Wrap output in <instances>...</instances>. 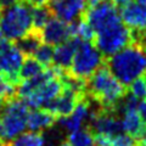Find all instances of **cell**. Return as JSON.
<instances>
[{
	"instance_id": "5bb4252c",
	"label": "cell",
	"mask_w": 146,
	"mask_h": 146,
	"mask_svg": "<svg viewBox=\"0 0 146 146\" xmlns=\"http://www.w3.org/2000/svg\"><path fill=\"white\" fill-rule=\"evenodd\" d=\"M122 129L128 135L133 136L134 139L140 140L143 138L146 129V122L140 116L138 108H128L119 113Z\"/></svg>"
},
{
	"instance_id": "ba28073f",
	"label": "cell",
	"mask_w": 146,
	"mask_h": 146,
	"mask_svg": "<svg viewBox=\"0 0 146 146\" xmlns=\"http://www.w3.org/2000/svg\"><path fill=\"white\" fill-rule=\"evenodd\" d=\"M91 111H93L91 101L85 95V96L77 104L76 108L73 110V112L71 115L58 118V121H56V122L58 123V127H60L61 130L66 131L67 134H70V133H73V131L80 129V128H83L85 123H88L90 121Z\"/></svg>"
},
{
	"instance_id": "5b68a950",
	"label": "cell",
	"mask_w": 146,
	"mask_h": 146,
	"mask_svg": "<svg viewBox=\"0 0 146 146\" xmlns=\"http://www.w3.org/2000/svg\"><path fill=\"white\" fill-rule=\"evenodd\" d=\"M105 62L104 55L93 42L80 40L73 57L72 65L67 72L77 78L86 80Z\"/></svg>"
},
{
	"instance_id": "4316f807",
	"label": "cell",
	"mask_w": 146,
	"mask_h": 146,
	"mask_svg": "<svg viewBox=\"0 0 146 146\" xmlns=\"http://www.w3.org/2000/svg\"><path fill=\"white\" fill-rule=\"evenodd\" d=\"M139 146H146V129H145V133L143 135V138L139 140Z\"/></svg>"
},
{
	"instance_id": "7c38bea8",
	"label": "cell",
	"mask_w": 146,
	"mask_h": 146,
	"mask_svg": "<svg viewBox=\"0 0 146 146\" xmlns=\"http://www.w3.org/2000/svg\"><path fill=\"white\" fill-rule=\"evenodd\" d=\"M121 20L130 31L146 33V6L138 1L121 7Z\"/></svg>"
},
{
	"instance_id": "836d02e7",
	"label": "cell",
	"mask_w": 146,
	"mask_h": 146,
	"mask_svg": "<svg viewBox=\"0 0 146 146\" xmlns=\"http://www.w3.org/2000/svg\"><path fill=\"white\" fill-rule=\"evenodd\" d=\"M4 146H7V144H4Z\"/></svg>"
},
{
	"instance_id": "277c9868",
	"label": "cell",
	"mask_w": 146,
	"mask_h": 146,
	"mask_svg": "<svg viewBox=\"0 0 146 146\" xmlns=\"http://www.w3.org/2000/svg\"><path fill=\"white\" fill-rule=\"evenodd\" d=\"M28 112V106L16 96L5 102V106L0 112V139L4 144L10 143L25 131Z\"/></svg>"
},
{
	"instance_id": "8fae6325",
	"label": "cell",
	"mask_w": 146,
	"mask_h": 146,
	"mask_svg": "<svg viewBox=\"0 0 146 146\" xmlns=\"http://www.w3.org/2000/svg\"><path fill=\"white\" fill-rule=\"evenodd\" d=\"M84 96L85 95L78 94L76 91L63 86V90L44 108L48 110L49 112H51L56 118L66 117L68 115H71L73 112V110L76 108L77 104Z\"/></svg>"
},
{
	"instance_id": "4dcf8cb0",
	"label": "cell",
	"mask_w": 146,
	"mask_h": 146,
	"mask_svg": "<svg viewBox=\"0 0 146 146\" xmlns=\"http://www.w3.org/2000/svg\"><path fill=\"white\" fill-rule=\"evenodd\" d=\"M0 146H4V143H3V140L0 139Z\"/></svg>"
},
{
	"instance_id": "1f68e13d",
	"label": "cell",
	"mask_w": 146,
	"mask_h": 146,
	"mask_svg": "<svg viewBox=\"0 0 146 146\" xmlns=\"http://www.w3.org/2000/svg\"><path fill=\"white\" fill-rule=\"evenodd\" d=\"M143 48H144V49L146 50V42H145V44H144V46H143Z\"/></svg>"
},
{
	"instance_id": "cb8c5ba5",
	"label": "cell",
	"mask_w": 146,
	"mask_h": 146,
	"mask_svg": "<svg viewBox=\"0 0 146 146\" xmlns=\"http://www.w3.org/2000/svg\"><path fill=\"white\" fill-rule=\"evenodd\" d=\"M26 4H28L31 7H40V6H46L50 3V0H23Z\"/></svg>"
},
{
	"instance_id": "2e32d148",
	"label": "cell",
	"mask_w": 146,
	"mask_h": 146,
	"mask_svg": "<svg viewBox=\"0 0 146 146\" xmlns=\"http://www.w3.org/2000/svg\"><path fill=\"white\" fill-rule=\"evenodd\" d=\"M42 43L43 40H42V35H40V31L32 29L25 36H22L21 39L16 40L13 44L16 45V48L25 56H33L35 50L39 48V45Z\"/></svg>"
},
{
	"instance_id": "3957f363",
	"label": "cell",
	"mask_w": 146,
	"mask_h": 146,
	"mask_svg": "<svg viewBox=\"0 0 146 146\" xmlns=\"http://www.w3.org/2000/svg\"><path fill=\"white\" fill-rule=\"evenodd\" d=\"M32 28V7L25 1H17L1 10L0 31L9 42L15 43L31 32Z\"/></svg>"
},
{
	"instance_id": "ffe728a7",
	"label": "cell",
	"mask_w": 146,
	"mask_h": 146,
	"mask_svg": "<svg viewBox=\"0 0 146 146\" xmlns=\"http://www.w3.org/2000/svg\"><path fill=\"white\" fill-rule=\"evenodd\" d=\"M52 16V12L50 11L49 6H40V7H32V22L33 28L35 31H40L49 22Z\"/></svg>"
},
{
	"instance_id": "603a6c76",
	"label": "cell",
	"mask_w": 146,
	"mask_h": 146,
	"mask_svg": "<svg viewBox=\"0 0 146 146\" xmlns=\"http://www.w3.org/2000/svg\"><path fill=\"white\" fill-rule=\"evenodd\" d=\"M16 91H17V85L12 83L7 77L0 73V98H3L4 100L7 101V100L16 96Z\"/></svg>"
},
{
	"instance_id": "9c48e42d",
	"label": "cell",
	"mask_w": 146,
	"mask_h": 146,
	"mask_svg": "<svg viewBox=\"0 0 146 146\" xmlns=\"http://www.w3.org/2000/svg\"><path fill=\"white\" fill-rule=\"evenodd\" d=\"M25 55L16 48L15 44H9L7 46L0 51V73L7 77L16 85L20 84L18 73L23 63Z\"/></svg>"
},
{
	"instance_id": "f546056e",
	"label": "cell",
	"mask_w": 146,
	"mask_h": 146,
	"mask_svg": "<svg viewBox=\"0 0 146 146\" xmlns=\"http://www.w3.org/2000/svg\"><path fill=\"white\" fill-rule=\"evenodd\" d=\"M138 3L141 4V5H145L146 6V0H138Z\"/></svg>"
},
{
	"instance_id": "9a60e30c",
	"label": "cell",
	"mask_w": 146,
	"mask_h": 146,
	"mask_svg": "<svg viewBox=\"0 0 146 146\" xmlns=\"http://www.w3.org/2000/svg\"><path fill=\"white\" fill-rule=\"evenodd\" d=\"M57 118L55 117L51 112H49L45 108H33L29 110L28 116H27V128L31 131H40L50 129Z\"/></svg>"
},
{
	"instance_id": "e575fe53",
	"label": "cell",
	"mask_w": 146,
	"mask_h": 146,
	"mask_svg": "<svg viewBox=\"0 0 146 146\" xmlns=\"http://www.w3.org/2000/svg\"><path fill=\"white\" fill-rule=\"evenodd\" d=\"M0 13H1V10H0Z\"/></svg>"
},
{
	"instance_id": "6da1fadb",
	"label": "cell",
	"mask_w": 146,
	"mask_h": 146,
	"mask_svg": "<svg viewBox=\"0 0 146 146\" xmlns=\"http://www.w3.org/2000/svg\"><path fill=\"white\" fill-rule=\"evenodd\" d=\"M125 94L127 88L115 78L105 62L86 79L85 95L100 110L117 112Z\"/></svg>"
},
{
	"instance_id": "f1b7e54d",
	"label": "cell",
	"mask_w": 146,
	"mask_h": 146,
	"mask_svg": "<svg viewBox=\"0 0 146 146\" xmlns=\"http://www.w3.org/2000/svg\"><path fill=\"white\" fill-rule=\"evenodd\" d=\"M60 146H71V145H70V144H68V143H67V141L65 140V141H62V143L60 144Z\"/></svg>"
},
{
	"instance_id": "e0dca14e",
	"label": "cell",
	"mask_w": 146,
	"mask_h": 146,
	"mask_svg": "<svg viewBox=\"0 0 146 146\" xmlns=\"http://www.w3.org/2000/svg\"><path fill=\"white\" fill-rule=\"evenodd\" d=\"M45 136L40 131H27L21 133L15 139H12L7 146H44Z\"/></svg>"
},
{
	"instance_id": "4fadbf2b",
	"label": "cell",
	"mask_w": 146,
	"mask_h": 146,
	"mask_svg": "<svg viewBox=\"0 0 146 146\" xmlns=\"http://www.w3.org/2000/svg\"><path fill=\"white\" fill-rule=\"evenodd\" d=\"M80 40L82 39H79L78 36H72L71 39L56 45V48L54 49L52 66L57 67L61 71L70 70L73 57H74V54L77 51V48H78Z\"/></svg>"
},
{
	"instance_id": "83f0119b",
	"label": "cell",
	"mask_w": 146,
	"mask_h": 146,
	"mask_svg": "<svg viewBox=\"0 0 146 146\" xmlns=\"http://www.w3.org/2000/svg\"><path fill=\"white\" fill-rule=\"evenodd\" d=\"M5 102H6V100H4L3 98H0V112L3 111L4 106H5Z\"/></svg>"
},
{
	"instance_id": "484cf974",
	"label": "cell",
	"mask_w": 146,
	"mask_h": 146,
	"mask_svg": "<svg viewBox=\"0 0 146 146\" xmlns=\"http://www.w3.org/2000/svg\"><path fill=\"white\" fill-rule=\"evenodd\" d=\"M112 1H113V4H115L117 7H122V6L127 5V4L131 3L133 0H112Z\"/></svg>"
},
{
	"instance_id": "30bf717a",
	"label": "cell",
	"mask_w": 146,
	"mask_h": 146,
	"mask_svg": "<svg viewBox=\"0 0 146 146\" xmlns=\"http://www.w3.org/2000/svg\"><path fill=\"white\" fill-rule=\"evenodd\" d=\"M43 43L49 45H58L73 36L72 23H66L56 17H51L49 22L40 29Z\"/></svg>"
},
{
	"instance_id": "d6a6232c",
	"label": "cell",
	"mask_w": 146,
	"mask_h": 146,
	"mask_svg": "<svg viewBox=\"0 0 146 146\" xmlns=\"http://www.w3.org/2000/svg\"><path fill=\"white\" fill-rule=\"evenodd\" d=\"M16 1H23V0H16Z\"/></svg>"
},
{
	"instance_id": "d4e9b609",
	"label": "cell",
	"mask_w": 146,
	"mask_h": 146,
	"mask_svg": "<svg viewBox=\"0 0 146 146\" xmlns=\"http://www.w3.org/2000/svg\"><path fill=\"white\" fill-rule=\"evenodd\" d=\"M10 43H11V42H9V40L5 38V36L3 35L1 31H0V51H3V50L5 49Z\"/></svg>"
},
{
	"instance_id": "7402d4cb",
	"label": "cell",
	"mask_w": 146,
	"mask_h": 146,
	"mask_svg": "<svg viewBox=\"0 0 146 146\" xmlns=\"http://www.w3.org/2000/svg\"><path fill=\"white\" fill-rule=\"evenodd\" d=\"M128 93L140 101L146 100V74L140 76L128 85Z\"/></svg>"
},
{
	"instance_id": "d6986e66",
	"label": "cell",
	"mask_w": 146,
	"mask_h": 146,
	"mask_svg": "<svg viewBox=\"0 0 146 146\" xmlns=\"http://www.w3.org/2000/svg\"><path fill=\"white\" fill-rule=\"evenodd\" d=\"M45 70V67L36 61L33 56H25L23 63L20 68V73H18V78H20V83L22 80L31 79L33 77L40 74Z\"/></svg>"
},
{
	"instance_id": "ac0fdd59",
	"label": "cell",
	"mask_w": 146,
	"mask_h": 146,
	"mask_svg": "<svg viewBox=\"0 0 146 146\" xmlns=\"http://www.w3.org/2000/svg\"><path fill=\"white\" fill-rule=\"evenodd\" d=\"M66 141L71 146H96L94 134L88 125L80 128L73 133H70L67 135Z\"/></svg>"
},
{
	"instance_id": "52a82bcc",
	"label": "cell",
	"mask_w": 146,
	"mask_h": 146,
	"mask_svg": "<svg viewBox=\"0 0 146 146\" xmlns=\"http://www.w3.org/2000/svg\"><path fill=\"white\" fill-rule=\"evenodd\" d=\"M48 6L54 17L72 23L84 17L88 10V0H50Z\"/></svg>"
},
{
	"instance_id": "44dd1931",
	"label": "cell",
	"mask_w": 146,
	"mask_h": 146,
	"mask_svg": "<svg viewBox=\"0 0 146 146\" xmlns=\"http://www.w3.org/2000/svg\"><path fill=\"white\" fill-rule=\"evenodd\" d=\"M33 57L36 61H39L44 67H50L52 66L54 61V46L49 44L42 43L39 45V48L35 50L33 54Z\"/></svg>"
},
{
	"instance_id": "7a4b0ae2",
	"label": "cell",
	"mask_w": 146,
	"mask_h": 146,
	"mask_svg": "<svg viewBox=\"0 0 146 146\" xmlns=\"http://www.w3.org/2000/svg\"><path fill=\"white\" fill-rule=\"evenodd\" d=\"M105 63L115 78L127 86L146 73V50L130 43L115 55L105 58Z\"/></svg>"
},
{
	"instance_id": "8992f818",
	"label": "cell",
	"mask_w": 146,
	"mask_h": 146,
	"mask_svg": "<svg viewBox=\"0 0 146 146\" xmlns=\"http://www.w3.org/2000/svg\"><path fill=\"white\" fill-rule=\"evenodd\" d=\"M93 43L104 55V57L107 58L131 43L130 29L123 22H119L96 33Z\"/></svg>"
}]
</instances>
